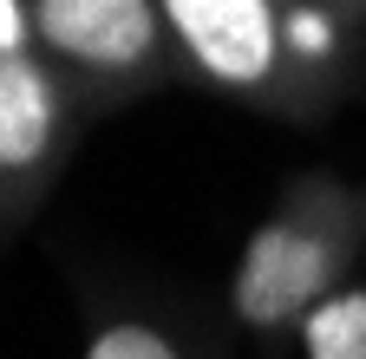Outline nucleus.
I'll list each match as a JSON object with an SVG mask.
<instances>
[{
	"mask_svg": "<svg viewBox=\"0 0 366 359\" xmlns=\"http://www.w3.org/2000/svg\"><path fill=\"white\" fill-rule=\"evenodd\" d=\"M177 72L268 118H320L347 85L360 39L314 0H157Z\"/></svg>",
	"mask_w": 366,
	"mask_h": 359,
	"instance_id": "1",
	"label": "nucleus"
},
{
	"mask_svg": "<svg viewBox=\"0 0 366 359\" xmlns=\"http://www.w3.org/2000/svg\"><path fill=\"white\" fill-rule=\"evenodd\" d=\"M366 255V196L314 170L274 196L229 275V320L249 340H288L320 300H334Z\"/></svg>",
	"mask_w": 366,
	"mask_h": 359,
	"instance_id": "2",
	"label": "nucleus"
},
{
	"mask_svg": "<svg viewBox=\"0 0 366 359\" xmlns=\"http://www.w3.org/2000/svg\"><path fill=\"white\" fill-rule=\"evenodd\" d=\"M26 46L72 85L92 118L183 79L157 0H26Z\"/></svg>",
	"mask_w": 366,
	"mask_h": 359,
	"instance_id": "3",
	"label": "nucleus"
},
{
	"mask_svg": "<svg viewBox=\"0 0 366 359\" xmlns=\"http://www.w3.org/2000/svg\"><path fill=\"white\" fill-rule=\"evenodd\" d=\"M85 124H92V111L72 98V85L33 46L0 53V255L46 209Z\"/></svg>",
	"mask_w": 366,
	"mask_h": 359,
	"instance_id": "4",
	"label": "nucleus"
},
{
	"mask_svg": "<svg viewBox=\"0 0 366 359\" xmlns=\"http://www.w3.org/2000/svg\"><path fill=\"white\" fill-rule=\"evenodd\" d=\"M79 359H222V340L197 327L190 313L131 294L85 288V346Z\"/></svg>",
	"mask_w": 366,
	"mask_h": 359,
	"instance_id": "5",
	"label": "nucleus"
},
{
	"mask_svg": "<svg viewBox=\"0 0 366 359\" xmlns=\"http://www.w3.org/2000/svg\"><path fill=\"white\" fill-rule=\"evenodd\" d=\"M288 340L301 359H366V281H347L334 300H320Z\"/></svg>",
	"mask_w": 366,
	"mask_h": 359,
	"instance_id": "6",
	"label": "nucleus"
},
{
	"mask_svg": "<svg viewBox=\"0 0 366 359\" xmlns=\"http://www.w3.org/2000/svg\"><path fill=\"white\" fill-rule=\"evenodd\" d=\"M26 46V0H0V53Z\"/></svg>",
	"mask_w": 366,
	"mask_h": 359,
	"instance_id": "7",
	"label": "nucleus"
},
{
	"mask_svg": "<svg viewBox=\"0 0 366 359\" xmlns=\"http://www.w3.org/2000/svg\"><path fill=\"white\" fill-rule=\"evenodd\" d=\"M314 7H327L353 39H366V0H314Z\"/></svg>",
	"mask_w": 366,
	"mask_h": 359,
	"instance_id": "8",
	"label": "nucleus"
}]
</instances>
